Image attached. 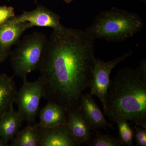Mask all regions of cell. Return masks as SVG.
I'll list each match as a JSON object with an SVG mask.
<instances>
[{
	"label": "cell",
	"mask_w": 146,
	"mask_h": 146,
	"mask_svg": "<svg viewBox=\"0 0 146 146\" xmlns=\"http://www.w3.org/2000/svg\"><path fill=\"white\" fill-rule=\"evenodd\" d=\"M94 40L84 31L64 28L48 38L39 68L47 102L80 109L83 92L90 87L95 56Z\"/></svg>",
	"instance_id": "obj_1"
},
{
	"label": "cell",
	"mask_w": 146,
	"mask_h": 146,
	"mask_svg": "<svg viewBox=\"0 0 146 146\" xmlns=\"http://www.w3.org/2000/svg\"><path fill=\"white\" fill-rule=\"evenodd\" d=\"M105 115L112 121L124 119L146 129V60L134 69L119 70L110 84Z\"/></svg>",
	"instance_id": "obj_2"
},
{
	"label": "cell",
	"mask_w": 146,
	"mask_h": 146,
	"mask_svg": "<svg viewBox=\"0 0 146 146\" xmlns=\"http://www.w3.org/2000/svg\"><path fill=\"white\" fill-rule=\"evenodd\" d=\"M143 26V20L137 13L114 7L100 13L84 31L94 40L120 42L136 35Z\"/></svg>",
	"instance_id": "obj_3"
},
{
	"label": "cell",
	"mask_w": 146,
	"mask_h": 146,
	"mask_svg": "<svg viewBox=\"0 0 146 146\" xmlns=\"http://www.w3.org/2000/svg\"><path fill=\"white\" fill-rule=\"evenodd\" d=\"M48 39L43 33L34 32L20 39L10 54L15 76L24 79L30 73L39 70Z\"/></svg>",
	"instance_id": "obj_4"
},
{
	"label": "cell",
	"mask_w": 146,
	"mask_h": 146,
	"mask_svg": "<svg viewBox=\"0 0 146 146\" xmlns=\"http://www.w3.org/2000/svg\"><path fill=\"white\" fill-rule=\"evenodd\" d=\"M23 85L17 91L14 103L18 106V111L28 124L36 123L35 119L38 114L41 98L43 97V86L39 78L35 82L24 79Z\"/></svg>",
	"instance_id": "obj_5"
},
{
	"label": "cell",
	"mask_w": 146,
	"mask_h": 146,
	"mask_svg": "<svg viewBox=\"0 0 146 146\" xmlns=\"http://www.w3.org/2000/svg\"><path fill=\"white\" fill-rule=\"evenodd\" d=\"M130 50L113 60L104 62L96 58L90 84V94L96 96L101 102L104 110L106 109V100L111 80L110 75L113 69L119 63L125 60L132 54Z\"/></svg>",
	"instance_id": "obj_6"
},
{
	"label": "cell",
	"mask_w": 146,
	"mask_h": 146,
	"mask_svg": "<svg viewBox=\"0 0 146 146\" xmlns=\"http://www.w3.org/2000/svg\"><path fill=\"white\" fill-rule=\"evenodd\" d=\"M59 15L43 5H37L34 10L24 11L9 20L12 23L27 22L32 27H48L54 30L61 31L65 28L60 23Z\"/></svg>",
	"instance_id": "obj_7"
},
{
	"label": "cell",
	"mask_w": 146,
	"mask_h": 146,
	"mask_svg": "<svg viewBox=\"0 0 146 146\" xmlns=\"http://www.w3.org/2000/svg\"><path fill=\"white\" fill-rule=\"evenodd\" d=\"M80 112L91 131L114 129L106 119L103 112L90 93L84 94L80 107Z\"/></svg>",
	"instance_id": "obj_8"
},
{
	"label": "cell",
	"mask_w": 146,
	"mask_h": 146,
	"mask_svg": "<svg viewBox=\"0 0 146 146\" xmlns=\"http://www.w3.org/2000/svg\"><path fill=\"white\" fill-rule=\"evenodd\" d=\"M39 146H79L68 123L51 127L38 126Z\"/></svg>",
	"instance_id": "obj_9"
},
{
	"label": "cell",
	"mask_w": 146,
	"mask_h": 146,
	"mask_svg": "<svg viewBox=\"0 0 146 146\" xmlns=\"http://www.w3.org/2000/svg\"><path fill=\"white\" fill-rule=\"evenodd\" d=\"M68 113L64 106L55 103L47 102L39 112L40 121L38 126L51 127L68 123Z\"/></svg>",
	"instance_id": "obj_10"
},
{
	"label": "cell",
	"mask_w": 146,
	"mask_h": 146,
	"mask_svg": "<svg viewBox=\"0 0 146 146\" xmlns=\"http://www.w3.org/2000/svg\"><path fill=\"white\" fill-rule=\"evenodd\" d=\"M32 27L27 22L12 23L8 21L0 25V47L10 53L11 47L17 44L24 33Z\"/></svg>",
	"instance_id": "obj_11"
},
{
	"label": "cell",
	"mask_w": 146,
	"mask_h": 146,
	"mask_svg": "<svg viewBox=\"0 0 146 146\" xmlns=\"http://www.w3.org/2000/svg\"><path fill=\"white\" fill-rule=\"evenodd\" d=\"M68 124L79 145L84 144L88 145L90 143L93 138L91 130L84 119L80 109L68 112Z\"/></svg>",
	"instance_id": "obj_12"
},
{
	"label": "cell",
	"mask_w": 146,
	"mask_h": 146,
	"mask_svg": "<svg viewBox=\"0 0 146 146\" xmlns=\"http://www.w3.org/2000/svg\"><path fill=\"white\" fill-rule=\"evenodd\" d=\"M24 121L22 115L15 110L12 104L0 119V137L7 143L12 141L20 131Z\"/></svg>",
	"instance_id": "obj_13"
},
{
	"label": "cell",
	"mask_w": 146,
	"mask_h": 146,
	"mask_svg": "<svg viewBox=\"0 0 146 146\" xmlns=\"http://www.w3.org/2000/svg\"><path fill=\"white\" fill-rule=\"evenodd\" d=\"M13 76L0 75V119L14 103L17 89Z\"/></svg>",
	"instance_id": "obj_14"
},
{
	"label": "cell",
	"mask_w": 146,
	"mask_h": 146,
	"mask_svg": "<svg viewBox=\"0 0 146 146\" xmlns=\"http://www.w3.org/2000/svg\"><path fill=\"white\" fill-rule=\"evenodd\" d=\"M39 134L37 123L29 124L18 131L12 140L11 146H39Z\"/></svg>",
	"instance_id": "obj_15"
},
{
	"label": "cell",
	"mask_w": 146,
	"mask_h": 146,
	"mask_svg": "<svg viewBox=\"0 0 146 146\" xmlns=\"http://www.w3.org/2000/svg\"><path fill=\"white\" fill-rule=\"evenodd\" d=\"M90 146H123L124 145L120 138L109 134L96 133L88 144Z\"/></svg>",
	"instance_id": "obj_16"
},
{
	"label": "cell",
	"mask_w": 146,
	"mask_h": 146,
	"mask_svg": "<svg viewBox=\"0 0 146 146\" xmlns=\"http://www.w3.org/2000/svg\"><path fill=\"white\" fill-rule=\"evenodd\" d=\"M128 121L121 119L115 122L117 125L119 133L124 145L128 146H133V132L131 128Z\"/></svg>",
	"instance_id": "obj_17"
},
{
	"label": "cell",
	"mask_w": 146,
	"mask_h": 146,
	"mask_svg": "<svg viewBox=\"0 0 146 146\" xmlns=\"http://www.w3.org/2000/svg\"><path fill=\"white\" fill-rule=\"evenodd\" d=\"M15 16L14 9L12 7L0 6V25Z\"/></svg>",
	"instance_id": "obj_18"
},
{
	"label": "cell",
	"mask_w": 146,
	"mask_h": 146,
	"mask_svg": "<svg viewBox=\"0 0 146 146\" xmlns=\"http://www.w3.org/2000/svg\"><path fill=\"white\" fill-rule=\"evenodd\" d=\"M135 131V140L137 146H146V129L133 125Z\"/></svg>",
	"instance_id": "obj_19"
},
{
	"label": "cell",
	"mask_w": 146,
	"mask_h": 146,
	"mask_svg": "<svg viewBox=\"0 0 146 146\" xmlns=\"http://www.w3.org/2000/svg\"><path fill=\"white\" fill-rule=\"evenodd\" d=\"M10 52L5 50L0 47V63L3 62L6 58L10 55Z\"/></svg>",
	"instance_id": "obj_20"
},
{
	"label": "cell",
	"mask_w": 146,
	"mask_h": 146,
	"mask_svg": "<svg viewBox=\"0 0 146 146\" xmlns=\"http://www.w3.org/2000/svg\"><path fill=\"white\" fill-rule=\"evenodd\" d=\"M8 143L6 142L3 138L0 137V146H8Z\"/></svg>",
	"instance_id": "obj_21"
},
{
	"label": "cell",
	"mask_w": 146,
	"mask_h": 146,
	"mask_svg": "<svg viewBox=\"0 0 146 146\" xmlns=\"http://www.w3.org/2000/svg\"><path fill=\"white\" fill-rule=\"evenodd\" d=\"M62 1H64L67 3H70L73 0H62Z\"/></svg>",
	"instance_id": "obj_22"
},
{
	"label": "cell",
	"mask_w": 146,
	"mask_h": 146,
	"mask_svg": "<svg viewBox=\"0 0 146 146\" xmlns=\"http://www.w3.org/2000/svg\"><path fill=\"white\" fill-rule=\"evenodd\" d=\"M139 1H141L142 2L145 3H146V0H139Z\"/></svg>",
	"instance_id": "obj_23"
},
{
	"label": "cell",
	"mask_w": 146,
	"mask_h": 146,
	"mask_svg": "<svg viewBox=\"0 0 146 146\" xmlns=\"http://www.w3.org/2000/svg\"><path fill=\"white\" fill-rule=\"evenodd\" d=\"M35 2H36V3H37V0H35Z\"/></svg>",
	"instance_id": "obj_24"
}]
</instances>
